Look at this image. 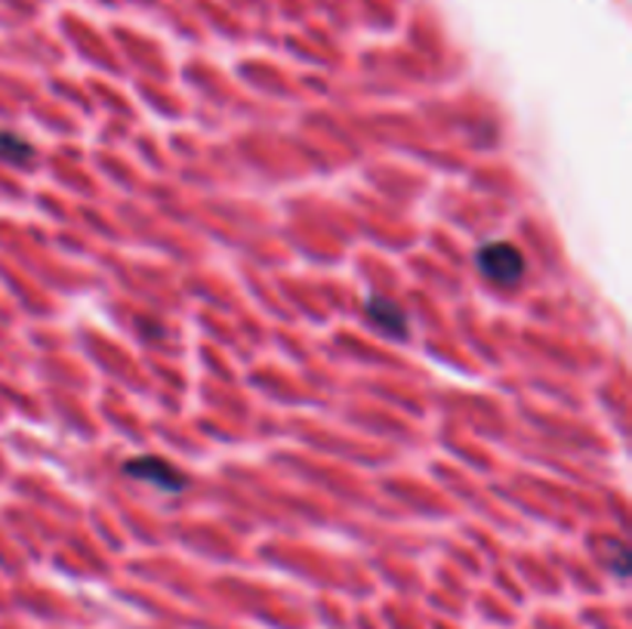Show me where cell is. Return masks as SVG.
<instances>
[{
  "label": "cell",
  "instance_id": "cell-1",
  "mask_svg": "<svg viewBox=\"0 0 632 629\" xmlns=\"http://www.w3.org/2000/svg\"><path fill=\"white\" fill-rule=\"evenodd\" d=\"M475 263L482 269L484 278H491L494 285H515L525 275V256L510 241H491L475 254Z\"/></svg>",
  "mask_w": 632,
  "mask_h": 629
},
{
  "label": "cell",
  "instance_id": "cell-2",
  "mask_svg": "<svg viewBox=\"0 0 632 629\" xmlns=\"http://www.w3.org/2000/svg\"><path fill=\"white\" fill-rule=\"evenodd\" d=\"M124 472L133 476V479L151 481V484H158L164 491H182V484H185L180 472L161 457H133V460H127Z\"/></svg>",
  "mask_w": 632,
  "mask_h": 629
},
{
  "label": "cell",
  "instance_id": "cell-3",
  "mask_svg": "<svg viewBox=\"0 0 632 629\" xmlns=\"http://www.w3.org/2000/svg\"><path fill=\"white\" fill-rule=\"evenodd\" d=\"M367 318L377 324L379 330H386L389 337L401 340L407 333V314L398 302L386 300V297H371L367 300Z\"/></svg>",
  "mask_w": 632,
  "mask_h": 629
},
{
  "label": "cell",
  "instance_id": "cell-4",
  "mask_svg": "<svg viewBox=\"0 0 632 629\" xmlns=\"http://www.w3.org/2000/svg\"><path fill=\"white\" fill-rule=\"evenodd\" d=\"M0 158H3V161H10V164H15V167H25L34 161V149H31L22 136L0 134Z\"/></svg>",
  "mask_w": 632,
  "mask_h": 629
}]
</instances>
